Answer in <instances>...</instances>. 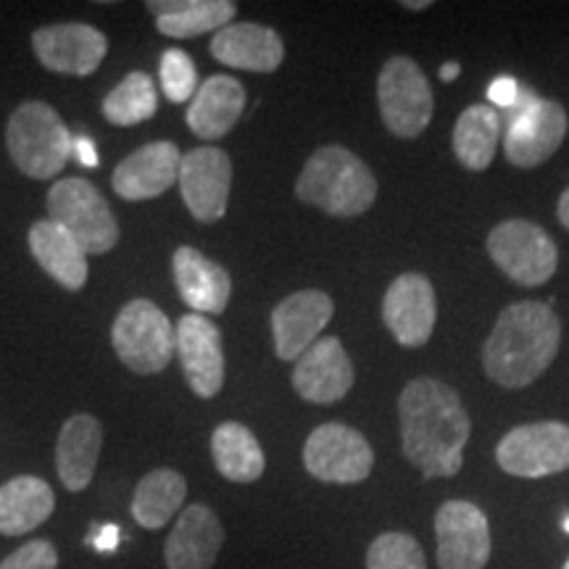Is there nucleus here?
<instances>
[{
	"mask_svg": "<svg viewBox=\"0 0 569 569\" xmlns=\"http://www.w3.org/2000/svg\"><path fill=\"white\" fill-rule=\"evenodd\" d=\"M159 109L156 84L142 71H132L113 88L103 101V117L117 127H134L148 122Z\"/></svg>",
	"mask_w": 569,
	"mask_h": 569,
	"instance_id": "nucleus-31",
	"label": "nucleus"
},
{
	"mask_svg": "<svg viewBox=\"0 0 569 569\" xmlns=\"http://www.w3.org/2000/svg\"><path fill=\"white\" fill-rule=\"evenodd\" d=\"M211 53L213 59L230 69L269 74V71L280 69L284 59V46L280 34L269 30V27L243 21V24H230L213 34Z\"/></svg>",
	"mask_w": 569,
	"mask_h": 569,
	"instance_id": "nucleus-22",
	"label": "nucleus"
},
{
	"mask_svg": "<svg viewBox=\"0 0 569 569\" xmlns=\"http://www.w3.org/2000/svg\"><path fill=\"white\" fill-rule=\"evenodd\" d=\"M498 467L515 478H549L569 469V425L532 422L519 425L496 448Z\"/></svg>",
	"mask_w": 569,
	"mask_h": 569,
	"instance_id": "nucleus-10",
	"label": "nucleus"
},
{
	"mask_svg": "<svg viewBox=\"0 0 569 569\" xmlns=\"http://www.w3.org/2000/svg\"><path fill=\"white\" fill-rule=\"evenodd\" d=\"M188 482L177 469L161 467L138 482L132 496V517L140 528L161 530L182 509Z\"/></svg>",
	"mask_w": 569,
	"mask_h": 569,
	"instance_id": "nucleus-29",
	"label": "nucleus"
},
{
	"mask_svg": "<svg viewBox=\"0 0 569 569\" xmlns=\"http://www.w3.org/2000/svg\"><path fill=\"white\" fill-rule=\"evenodd\" d=\"M403 9H409V11H425V9H430V3H427V0H417V3H411V0H403Z\"/></svg>",
	"mask_w": 569,
	"mask_h": 569,
	"instance_id": "nucleus-40",
	"label": "nucleus"
},
{
	"mask_svg": "<svg viewBox=\"0 0 569 569\" xmlns=\"http://www.w3.org/2000/svg\"><path fill=\"white\" fill-rule=\"evenodd\" d=\"M303 467L311 478L338 486L365 482L372 475L375 451L369 440L348 425H322L306 438Z\"/></svg>",
	"mask_w": 569,
	"mask_h": 569,
	"instance_id": "nucleus-11",
	"label": "nucleus"
},
{
	"mask_svg": "<svg viewBox=\"0 0 569 569\" xmlns=\"http://www.w3.org/2000/svg\"><path fill=\"white\" fill-rule=\"evenodd\" d=\"M172 269L177 290L193 315H222L230 303L232 280L217 261H211L198 248L182 246L174 251Z\"/></svg>",
	"mask_w": 569,
	"mask_h": 569,
	"instance_id": "nucleus-21",
	"label": "nucleus"
},
{
	"mask_svg": "<svg viewBox=\"0 0 569 569\" xmlns=\"http://www.w3.org/2000/svg\"><path fill=\"white\" fill-rule=\"evenodd\" d=\"M32 51L56 74L88 77L103 63L109 40L90 24H51L32 32Z\"/></svg>",
	"mask_w": 569,
	"mask_h": 569,
	"instance_id": "nucleus-15",
	"label": "nucleus"
},
{
	"mask_svg": "<svg viewBox=\"0 0 569 569\" xmlns=\"http://www.w3.org/2000/svg\"><path fill=\"white\" fill-rule=\"evenodd\" d=\"M111 343L134 375H159L177 353V330L153 301L134 298L113 319Z\"/></svg>",
	"mask_w": 569,
	"mask_h": 569,
	"instance_id": "nucleus-5",
	"label": "nucleus"
},
{
	"mask_svg": "<svg viewBox=\"0 0 569 569\" xmlns=\"http://www.w3.org/2000/svg\"><path fill=\"white\" fill-rule=\"evenodd\" d=\"M246 109V88L243 82L227 74H213L206 80L193 101L188 106L190 132L203 140H219L238 124Z\"/></svg>",
	"mask_w": 569,
	"mask_h": 569,
	"instance_id": "nucleus-23",
	"label": "nucleus"
},
{
	"mask_svg": "<svg viewBox=\"0 0 569 569\" xmlns=\"http://www.w3.org/2000/svg\"><path fill=\"white\" fill-rule=\"evenodd\" d=\"M401 446L422 478H453L465 465L472 422L457 390L432 377H417L398 398Z\"/></svg>",
	"mask_w": 569,
	"mask_h": 569,
	"instance_id": "nucleus-1",
	"label": "nucleus"
},
{
	"mask_svg": "<svg viewBox=\"0 0 569 569\" xmlns=\"http://www.w3.org/2000/svg\"><path fill=\"white\" fill-rule=\"evenodd\" d=\"M565 530L569 532V517H567V522H565Z\"/></svg>",
	"mask_w": 569,
	"mask_h": 569,
	"instance_id": "nucleus-41",
	"label": "nucleus"
},
{
	"mask_svg": "<svg viewBox=\"0 0 569 569\" xmlns=\"http://www.w3.org/2000/svg\"><path fill=\"white\" fill-rule=\"evenodd\" d=\"M356 372L338 338H319L296 361L293 388L309 403H338L353 388Z\"/></svg>",
	"mask_w": 569,
	"mask_h": 569,
	"instance_id": "nucleus-19",
	"label": "nucleus"
},
{
	"mask_svg": "<svg viewBox=\"0 0 569 569\" xmlns=\"http://www.w3.org/2000/svg\"><path fill=\"white\" fill-rule=\"evenodd\" d=\"M180 193L198 222H219L227 211L232 188V161L222 148L201 146L182 156Z\"/></svg>",
	"mask_w": 569,
	"mask_h": 569,
	"instance_id": "nucleus-13",
	"label": "nucleus"
},
{
	"mask_svg": "<svg viewBox=\"0 0 569 569\" xmlns=\"http://www.w3.org/2000/svg\"><path fill=\"white\" fill-rule=\"evenodd\" d=\"M557 217H559V222L567 227L569 230V188L565 190V193L559 196V203H557Z\"/></svg>",
	"mask_w": 569,
	"mask_h": 569,
	"instance_id": "nucleus-38",
	"label": "nucleus"
},
{
	"mask_svg": "<svg viewBox=\"0 0 569 569\" xmlns=\"http://www.w3.org/2000/svg\"><path fill=\"white\" fill-rule=\"evenodd\" d=\"M438 567L482 569L490 559V525L472 501H446L436 515Z\"/></svg>",
	"mask_w": 569,
	"mask_h": 569,
	"instance_id": "nucleus-12",
	"label": "nucleus"
},
{
	"mask_svg": "<svg viewBox=\"0 0 569 569\" xmlns=\"http://www.w3.org/2000/svg\"><path fill=\"white\" fill-rule=\"evenodd\" d=\"M519 88H522V84H519L515 77H507V74L498 77V80L490 82V88H488L490 103L498 106V109H503V111L511 109L519 96Z\"/></svg>",
	"mask_w": 569,
	"mask_h": 569,
	"instance_id": "nucleus-35",
	"label": "nucleus"
},
{
	"mask_svg": "<svg viewBox=\"0 0 569 569\" xmlns=\"http://www.w3.org/2000/svg\"><path fill=\"white\" fill-rule=\"evenodd\" d=\"M119 540H122V530H119L117 525H96L88 536V543L92 546V549L106 551V553L117 551Z\"/></svg>",
	"mask_w": 569,
	"mask_h": 569,
	"instance_id": "nucleus-36",
	"label": "nucleus"
},
{
	"mask_svg": "<svg viewBox=\"0 0 569 569\" xmlns=\"http://www.w3.org/2000/svg\"><path fill=\"white\" fill-rule=\"evenodd\" d=\"M71 153H77V161L82 163V167H90L96 169L98 167V151L96 146H92L90 138H74V142H71Z\"/></svg>",
	"mask_w": 569,
	"mask_h": 569,
	"instance_id": "nucleus-37",
	"label": "nucleus"
},
{
	"mask_svg": "<svg viewBox=\"0 0 569 569\" xmlns=\"http://www.w3.org/2000/svg\"><path fill=\"white\" fill-rule=\"evenodd\" d=\"M459 77V63L457 61H448L440 67V80L443 82H453Z\"/></svg>",
	"mask_w": 569,
	"mask_h": 569,
	"instance_id": "nucleus-39",
	"label": "nucleus"
},
{
	"mask_svg": "<svg viewBox=\"0 0 569 569\" xmlns=\"http://www.w3.org/2000/svg\"><path fill=\"white\" fill-rule=\"evenodd\" d=\"M27 243L34 261L67 290H82L88 282V253L80 240L53 219H40L30 227Z\"/></svg>",
	"mask_w": 569,
	"mask_h": 569,
	"instance_id": "nucleus-25",
	"label": "nucleus"
},
{
	"mask_svg": "<svg viewBox=\"0 0 569 569\" xmlns=\"http://www.w3.org/2000/svg\"><path fill=\"white\" fill-rule=\"evenodd\" d=\"M367 569H427L425 551L407 532H382L367 551Z\"/></svg>",
	"mask_w": 569,
	"mask_h": 569,
	"instance_id": "nucleus-32",
	"label": "nucleus"
},
{
	"mask_svg": "<svg viewBox=\"0 0 569 569\" xmlns=\"http://www.w3.org/2000/svg\"><path fill=\"white\" fill-rule=\"evenodd\" d=\"M336 315V303L325 290H298L272 311L274 351L282 361H298L317 343Z\"/></svg>",
	"mask_w": 569,
	"mask_h": 569,
	"instance_id": "nucleus-17",
	"label": "nucleus"
},
{
	"mask_svg": "<svg viewBox=\"0 0 569 569\" xmlns=\"http://www.w3.org/2000/svg\"><path fill=\"white\" fill-rule=\"evenodd\" d=\"M161 88L172 103L193 101L198 88H201L193 59L180 48H169L161 56Z\"/></svg>",
	"mask_w": 569,
	"mask_h": 569,
	"instance_id": "nucleus-33",
	"label": "nucleus"
},
{
	"mask_svg": "<svg viewBox=\"0 0 569 569\" xmlns=\"http://www.w3.org/2000/svg\"><path fill=\"white\" fill-rule=\"evenodd\" d=\"M377 106L382 122L396 138L411 140L432 119V90L425 71L409 56H390L377 77Z\"/></svg>",
	"mask_w": 569,
	"mask_h": 569,
	"instance_id": "nucleus-7",
	"label": "nucleus"
},
{
	"mask_svg": "<svg viewBox=\"0 0 569 569\" xmlns=\"http://www.w3.org/2000/svg\"><path fill=\"white\" fill-rule=\"evenodd\" d=\"M222 546L224 528L217 511L206 503H190L169 532L163 561H167V569H211L217 565Z\"/></svg>",
	"mask_w": 569,
	"mask_h": 569,
	"instance_id": "nucleus-20",
	"label": "nucleus"
},
{
	"mask_svg": "<svg viewBox=\"0 0 569 569\" xmlns=\"http://www.w3.org/2000/svg\"><path fill=\"white\" fill-rule=\"evenodd\" d=\"M567 138V111L559 101H543L536 90L519 88L507 109L503 153L519 169H532L549 161Z\"/></svg>",
	"mask_w": 569,
	"mask_h": 569,
	"instance_id": "nucleus-6",
	"label": "nucleus"
},
{
	"mask_svg": "<svg viewBox=\"0 0 569 569\" xmlns=\"http://www.w3.org/2000/svg\"><path fill=\"white\" fill-rule=\"evenodd\" d=\"M561 569H569V559H567V561H565V567H561Z\"/></svg>",
	"mask_w": 569,
	"mask_h": 569,
	"instance_id": "nucleus-42",
	"label": "nucleus"
},
{
	"mask_svg": "<svg viewBox=\"0 0 569 569\" xmlns=\"http://www.w3.org/2000/svg\"><path fill=\"white\" fill-rule=\"evenodd\" d=\"M561 343V322L549 303H511L496 319L493 332L482 348V365L496 386L507 390L528 388L536 382Z\"/></svg>",
	"mask_w": 569,
	"mask_h": 569,
	"instance_id": "nucleus-2",
	"label": "nucleus"
},
{
	"mask_svg": "<svg viewBox=\"0 0 569 569\" xmlns=\"http://www.w3.org/2000/svg\"><path fill=\"white\" fill-rule=\"evenodd\" d=\"M174 330L184 380L196 396L213 398L224 386L222 332L203 315H184Z\"/></svg>",
	"mask_w": 569,
	"mask_h": 569,
	"instance_id": "nucleus-16",
	"label": "nucleus"
},
{
	"mask_svg": "<svg viewBox=\"0 0 569 569\" xmlns=\"http://www.w3.org/2000/svg\"><path fill=\"white\" fill-rule=\"evenodd\" d=\"M71 142L74 138L59 111L42 101L21 103L6 124V148L11 161L32 180L59 177L71 156Z\"/></svg>",
	"mask_w": 569,
	"mask_h": 569,
	"instance_id": "nucleus-4",
	"label": "nucleus"
},
{
	"mask_svg": "<svg viewBox=\"0 0 569 569\" xmlns=\"http://www.w3.org/2000/svg\"><path fill=\"white\" fill-rule=\"evenodd\" d=\"M382 319H386L390 336L401 346H425L438 322L436 288L425 274L417 272L396 277L382 298Z\"/></svg>",
	"mask_w": 569,
	"mask_h": 569,
	"instance_id": "nucleus-14",
	"label": "nucleus"
},
{
	"mask_svg": "<svg viewBox=\"0 0 569 569\" xmlns=\"http://www.w3.org/2000/svg\"><path fill=\"white\" fill-rule=\"evenodd\" d=\"M59 567V549L53 546V540L38 538L27 540L24 546H19L17 551L9 553L0 561V569H56Z\"/></svg>",
	"mask_w": 569,
	"mask_h": 569,
	"instance_id": "nucleus-34",
	"label": "nucleus"
},
{
	"mask_svg": "<svg viewBox=\"0 0 569 569\" xmlns=\"http://www.w3.org/2000/svg\"><path fill=\"white\" fill-rule=\"evenodd\" d=\"M56 509L53 488L34 475H19L0 486V536L19 538L40 528Z\"/></svg>",
	"mask_w": 569,
	"mask_h": 569,
	"instance_id": "nucleus-26",
	"label": "nucleus"
},
{
	"mask_svg": "<svg viewBox=\"0 0 569 569\" xmlns=\"http://www.w3.org/2000/svg\"><path fill=\"white\" fill-rule=\"evenodd\" d=\"M148 11H153L161 34L188 40L230 27L238 6L232 0H151Z\"/></svg>",
	"mask_w": 569,
	"mask_h": 569,
	"instance_id": "nucleus-27",
	"label": "nucleus"
},
{
	"mask_svg": "<svg viewBox=\"0 0 569 569\" xmlns=\"http://www.w3.org/2000/svg\"><path fill=\"white\" fill-rule=\"evenodd\" d=\"M182 153L174 142L156 140L119 161L113 169L111 188L124 201H151L167 193L180 180Z\"/></svg>",
	"mask_w": 569,
	"mask_h": 569,
	"instance_id": "nucleus-18",
	"label": "nucleus"
},
{
	"mask_svg": "<svg viewBox=\"0 0 569 569\" xmlns=\"http://www.w3.org/2000/svg\"><path fill=\"white\" fill-rule=\"evenodd\" d=\"M488 253L493 264L501 269L509 280L525 288L546 284L557 272L559 251L543 227L528 222V219H507L490 230Z\"/></svg>",
	"mask_w": 569,
	"mask_h": 569,
	"instance_id": "nucleus-9",
	"label": "nucleus"
},
{
	"mask_svg": "<svg viewBox=\"0 0 569 569\" xmlns=\"http://www.w3.org/2000/svg\"><path fill=\"white\" fill-rule=\"evenodd\" d=\"M296 196L330 217L351 219L372 209L377 180L372 169L348 148L325 146L311 153L298 174Z\"/></svg>",
	"mask_w": 569,
	"mask_h": 569,
	"instance_id": "nucleus-3",
	"label": "nucleus"
},
{
	"mask_svg": "<svg viewBox=\"0 0 569 569\" xmlns=\"http://www.w3.org/2000/svg\"><path fill=\"white\" fill-rule=\"evenodd\" d=\"M48 213L74 234L84 253H109L119 243V224L90 180L67 177L48 190Z\"/></svg>",
	"mask_w": 569,
	"mask_h": 569,
	"instance_id": "nucleus-8",
	"label": "nucleus"
},
{
	"mask_svg": "<svg viewBox=\"0 0 569 569\" xmlns=\"http://www.w3.org/2000/svg\"><path fill=\"white\" fill-rule=\"evenodd\" d=\"M211 457L217 472L230 482H256L267 469L259 440L240 422H224L213 430Z\"/></svg>",
	"mask_w": 569,
	"mask_h": 569,
	"instance_id": "nucleus-28",
	"label": "nucleus"
},
{
	"mask_svg": "<svg viewBox=\"0 0 569 569\" xmlns=\"http://www.w3.org/2000/svg\"><path fill=\"white\" fill-rule=\"evenodd\" d=\"M103 448V427L92 415H74L61 427L56 443V469L63 488L80 493L96 478L98 457Z\"/></svg>",
	"mask_w": 569,
	"mask_h": 569,
	"instance_id": "nucleus-24",
	"label": "nucleus"
},
{
	"mask_svg": "<svg viewBox=\"0 0 569 569\" xmlns=\"http://www.w3.org/2000/svg\"><path fill=\"white\" fill-rule=\"evenodd\" d=\"M501 113L490 106H469L453 127V153L459 163L472 172H482L496 159L498 140H501Z\"/></svg>",
	"mask_w": 569,
	"mask_h": 569,
	"instance_id": "nucleus-30",
	"label": "nucleus"
}]
</instances>
